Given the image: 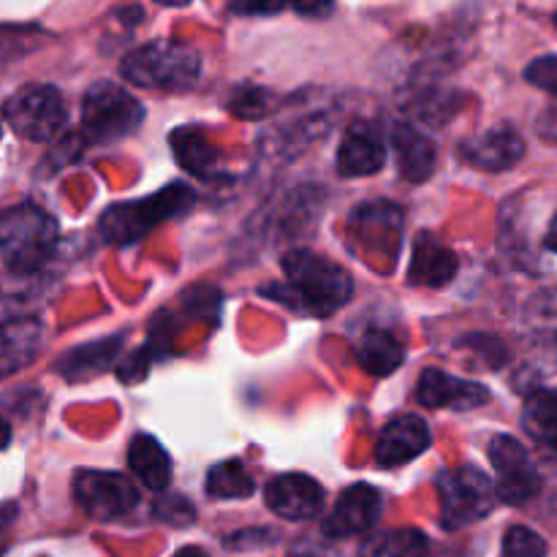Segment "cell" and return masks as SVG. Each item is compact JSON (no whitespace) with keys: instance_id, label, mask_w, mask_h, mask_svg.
Segmentation results:
<instances>
[{"instance_id":"27","label":"cell","mask_w":557,"mask_h":557,"mask_svg":"<svg viewBox=\"0 0 557 557\" xmlns=\"http://www.w3.org/2000/svg\"><path fill=\"white\" fill-rule=\"evenodd\" d=\"M205 493L215 500H243L256 493V482L239 460H223L207 473Z\"/></svg>"},{"instance_id":"18","label":"cell","mask_w":557,"mask_h":557,"mask_svg":"<svg viewBox=\"0 0 557 557\" xmlns=\"http://www.w3.org/2000/svg\"><path fill=\"white\" fill-rule=\"evenodd\" d=\"M457 270H460V264H457L455 250L441 245L433 234H417L411 250V267H408V283L411 286L441 288L455 281Z\"/></svg>"},{"instance_id":"6","label":"cell","mask_w":557,"mask_h":557,"mask_svg":"<svg viewBox=\"0 0 557 557\" xmlns=\"http://www.w3.org/2000/svg\"><path fill=\"white\" fill-rule=\"evenodd\" d=\"M145 123L139 98L114 82H96L82 98V131L90 145H112Z\"/></svg>"},{"instance_id":"39","label":"cell","mask_w":557,"mask_h":557,"mask_svg":"<svg viewBox=\"0 0 557 557\" xmlns=\"http://www.w3.org/2000/svg\"><path fill=\"white\" fill-rule=\"evenodd\" d=\"M174 557H210V555H207L201 547H185V549H180Z\"/></svg>"},{"instance_id":"3","label":"cell","mask_w":557,"mask_h":557,"mask_svg":"<svg viewBox=\"0 0 557 557\" xmlns=\"http://www.w3.org/2000/svg\"><path fill=\"white\" fill-rule=\"evenodd\" d=\"M120 74L128 85L145 90L188 92L201 79V54L174 41H152L123 58Z\"/></svg>"},{"instance_id":"30","label":"cell","mask_w":557,"mask_h":557,"mask_svg":"<svg viewBox=\"0 0 557 557\" xmlns=\"http://www.w3.org/2000/svg\"><path fill=\"white\" fill-rule=\"evenodd\" d=\"M500 557H547V542L525 525H511L504 536Z\"/></svg>"},{"instance_id":"37","label":"cell","mask_w":557,"mask_h":557,"mask_svg":"<svg viewBox=\"0 0 557 557\" xmlns=\"http://www.w3.org/2000/svg\"><path fill=\"white\" fill-rule=\"evenodd\" d=\"M544 248L553 250V253H557V212L553 215V221H549L547 234H544Z\"/></svg>"},{"instance_id":"17","label":"cell","mask_w":557,"mask_h":557,"mask_svg":"<svg viewBox=\"0 0 557 557\" xmlns=\"http://www.w3.org/2000/svg\"><path fill=\"white\" fill-rule=\"evenodd\" d=\"M389 139L403 180L413 185L428 183L435 174V166H438V147H435V141L413 123L392 125Z\"/></svg>"},{"instance_id":"33","label":"cell","mask_w":557,"mask_h":557,"mask_svg":"<svg viewBox=\"0 0 557 557\" xmlns=\"http://www.w3.org/2000/svg\"><path fill=\"white\" fill-rule=\"evenodd\" d=\"M283 9V3H232L234 14H277Z\"/></svg>"},{"instance_id":"22","label":"cell","mask_w":557,"mask_h":557,"mask_svg":"<svg viewBox=\"0 0 557 557\" xmlns=\"http://www.w3.org/2000/svg\"><path fill=\"white\" fill-rule=\"evenodd\" d=\"M525 335L539 351L557 359V286L542 288L522 310Z\"/></svg>"},{"instance_id":"35","label":"cell","mask_w":557,"mask_h":557,"mask_svg":"<svg viewBox=\"0 0 557 557\" xmlns=\"http://www.w3.org/2000/svg\"><path fill=\"white\" fill-rule=\"evenodd\" d=\"M332 9H335V5H332V3H315V5H305V3H297V5H294V11H297V14H313V16L330 14Z\"/></svg>"},{"instance_id":"1","label":"cell","mask_w":557,"mask_h":557,"mask_svg":"<svg viewBox=\"0 0 557 557\" xmlns=\"http://www.w3.org/2000/svg\"><path fill=\"white\" fill-rule=\"evenodd\" d=\"M281 267L286 283L261 288L264 297L281 299L288 308L305 315H315V319L335 315L343 305L351 302L354 277L337 261L326 259L315 250L292 248L283 253Z\"/></svg>"},{"instance_id":"19","label":"cell","mask_w":557,"mask_h":557,"mask_svg":"<svg viewBox=\"0 0 557 557\" xmlns=\"http://www.w3.org/2000/svg\"><path fill=\"white\" fill-rule=\"evenodd\" d=\"M169 145H172L174 158H177L180 166L188 174L199 180H218L221 177V152L212 147V141L207 139L205 131L199 128H183L172 131L169 136Z\"/></svg>"},{"instance_id":"23","label":"cell","mask_w":557,"mask_h":557,"mask_svg":"<svg viewBox=\"0 0 557 557\" xmlns=\"http://www.w3.org/2000/svg\"><path fill=\"white\" fill-rule=\"evenodd\" d=\"M128 468L134 471L136 479H141V484H147L156 493L166 490L169 482H172V457L147 433L131 438Z\"/></svg>"},{"instance_id":"25","label":"cell","mask_w":557,"mask_h":557,"mask_svg":"<svg viewBox=\"0 0 557 557\" xmlns=\"http://www.w3.org/2000/svg\"><path fill=\"white\" fill-rule=\"evenodd\" d=\"M522 430L533 444L557 451V389H536L522 406Z\"/></svg>"},{"instance_id":"4","label":"cell","mask_w":557,"mask_h":557,"mask_svg":"<svg viewBox=\"0 0 557 557\" xmlns=\"http://www.w3.org/2000/svg\"><path fill=\"white\" fill-rule=\"evenodd\" d=\"M196 205V194L185 183H172L169 188L158 190V194L145 196V199L134 201H117V205L107 207L98 221V232L109 245H125L139 243L145 234H150L158 223L169 221V218H180Z\"/></svg>"},{"instance_id":"12","label":"cell","mask_w":557,"mask_h":557,"mask_svg":"<svg viewBox=\"0 0 557 557\" xmlns=\"http://www.w3.org/2000/svg\"><path fill=\"white\" fill-rule=\"evenodd\" d=\"M381 511H384V498H381L379 490L370 487V484H351L337 498L335 509L321 525V533L326 539L362 536V533L373 531L375 522L381 520Z\"/></svg>"},{"instance_id":"29","label":"cell","mask_w":557,"mask_h":557,"mask_svg":"<svg viewBox=\"0 0 557 557\" xmlns=\"http://www.w3.org/2000/svg\"><path fill=\"white\" fill-rule=\"evenodd\" d=\"M275 103H277V96L272 90H267V87L237 85L232 90V96H228L226 109L243 120H259V117H267V114L275 109Z\"/></svg>"},{"instance_id":"15","label":"cell","mask_w":557,"mask_h":557,"mask_svg":"<svg viewBox=\"0 0 557 557\" xmlns=\"http://www.w3.org/2000/svg\"><path fill=\"white\" fill-rule=\"evenodd\" d=\"M433 444L428 422L417 413H397L384 424L375 444V462L381 468H400L417 460Z\"/></svg>"},{"instance_id":"20","label":"cell","mask_w":557,"mask_h":557,"mask_svg":"<svg viewBox=\"0 0 557 557\" xmlns=\"http://www.w3.org/2000/svg\"><path fill=\"white\" fill-rule=\"evenodd\" d=\"M354 354H357L359 364L375 379L392 375L406 362L403 343L389 330H381V326H368V330L359 332L357 343H354Z\"/></svg>"},{"instance_id":"7","label":"cell","mask_w":557,"mask_h":557,"mask_svg":"<svg viewBox=\"0 0 557 557\" xmlns=\"http://www.w3.org/2000/svg\"><path fill=\"white\" fill-rule=\"evenodd\" d=\"M5 120L22 139L47 145L63 134L69 112L58 87L25 85L5 101Z\"/></svg>"},{"instance_id":"21","label":"cell","mask_w":557,"mask_h":557,"mask_svg":"<svg viewBox=\"0 0 557 557\" xmlns=\"http://www.w3.org/2000/svg\"><path fill=\"white\" fill-rule=\"evenodd\" d=\"M41 346V326L33 319L0 324V379L33 362Z\"/></svg>"},{"instance_id":"32","label":"cell","mask_w":557,"mask_h":557,"mask_svg":"<svg viewBox=\"0 0 557 557\" xmlns=\"http://www.w3.org/2000/svg\"><path fill=\"white\" fill-rule=\"evenodd\" d=\"M525 79L531 82V85L542 87V90L553 92V96L557 98V58L555 54L533 60V63L525 69Z\"/></svg>"},{"instance_id":"34","label":"cell","mask_w":557,"mask_h":557,"mask_svg":"<svg viewBox=\"0 0 557 557\" xmlns=\"http://www.w3.org/2000/svg\"><path fill=\"white\" fill-rule=\"evenodd\" d=\"M16 515H20V506L16 504H11V500L0 504V533H3L5 528L16 520Z\"/></svg>"},{"instance_id":"36","label":"cell","mask_w":557,"mask_h":557,"mask_svg":"<svg viewBox=\"0 0 557 557\" xmlns=\"http://www.w3.org/2000/svg\"><path fill=\"white\" fill-rule=\"evenodd\" d=\"M288 557H335V553H330V549L324 547H308V544H305V547H297Z\"/></svg>"},{"instance_id":"26","label":"cell","mask_w":557,"mask_h":557,"mask_svg":"<svg viewBox=\"0 0 557 557\" xmlns=\"http://www.w3.org/2000/svg\"><path fill=\"white\" fill-rule=\"evenodd\" d=\"M362 557H433V542L417 528H397L370 539Z\"/></svg>"},{"instance_id":"24","label":"cell","mask_w":557,"mask_h":557,"mask_svg":"<svg viewBox=\"0 0 557 557\" xmlns=\"http://www.w3.org/2000/svg\"><path fill=\"white\" fill-rule=\"evenodd\" d=\"M120 343H123V337L114 335V337H107V341H96V343H87V346L71 348L63 359L54 362V370H58L65 381L92 379V375L101 373V370L117 357Z\"/></svg>"},{"instance_id":"38","label":"cell","mask_w":557,"mask_h":557,"mask_svg":"<svg viewBox=\"0 0 557 557\" xmlns=\"http://www.w3.org/2000/svg\"><path fill=\"white\" fill-rule=\"evenodd\" d=\"M11 444V424L0 417V451Z\"/></svg>"},{"instance_id":"14","label":"cell","mask_w":557,"mask_h":557,"mask_svg":"<svg viewBox=\"0 0 557 557\" xmlns=\"http://www.w3.org/2000/svg\"><path fill=\"white\" fill-rule=\"evenodd\" d=\"M386 163V141L379 123L373 120H354L343 134L337 147V172L343 177H370L379 174Z\"/></svg>"},{"instance_id":"8","label":"cell","mask_w":557,"mask_h":557,"mask_svg":"<svg viewBox=\"0 0 557 557\" xmlns=\"http://www.w3.org/2000/svg\"><path fill=\"white\" fill-rule=\"evenodd\" d=\"M490 462L495 468V495L506 506H525L542 493V473L531 451L515 435H495L487 446Z\"/></svg>"},{"instance_id":"13","label":"cell","mask_w":557,"mask_h":557,"mask_svg":"<svg viewBox=\"0 0 557 557\" xmlns=\"http://www.w3.org/2000/svg\"><path fill=\"white\" fill-rule=\"evenodd\" d=\"M264 500L281 520H313L324 509V487L308 473H281L264 487Z\"/></svg>"},{"instance_id":"11","label":"cell","mask_w":557,"mask_h":557,"mask_svg":"<svg viewBox=\"0 0 557 557\" xmlns=\"http://www.w3.org/2000/svg\"><path fill=\"white\" fill-rule=\"evenodd\" d=\"M460 158L468 166L479 169V172H509L525 158V139H522L515 125L500 123L462 141Z\"/></svg>"},{"instance_id":"10","label":"cell","mask_w":557,"mask_h":557,"mask_svg":"<svg viewBox=\"0 0 557 557\" xmlns=\"http://www.w3.org/2000/svg\"><path fill=\"white\" fill-rule=\"evenodd\" d=\"M332 123H335L332 109H305V112L294 114L286 123L270 128V134L261 136L259 147L267 158H272V161H292V158L302 156V150H308L310 145L324 139V136L330 134Z\"/></svg>"},{"instance_id":"2","label":"cell","mask_w":557,"mask_h":557,"mask_svg":"<svg viewBox=\"0 0 557 557\" xmlns=\"http://www.w3.org/2000/svg\"><path fill=\"white\" fill-rule=\"evenodd\" d=\"M58 221L38 205H16L0 212V261L14 275H36L58 248Z\"/></svg>"},{"instance_id":"16","label":"cell","mask_w":557,"mask_h":557,"mask_svg":"<svg viewBox=\"0 0 557 557\" xmlns=\"http://www.w3.org/2000/svg\"><path fill=\"white\" fill-rule=\"evenodd\" d=\"M417 400L430 411L438 408H451V411H473L490 403V389L476 381L457 379V375L444 373V370H424L417 384Z\"/></svg>"},{"instance_id":"9","label":"cell","mask_w":557,"mask_h":557,"mask_svg":"<svg viewBox=\"0 0 557 557\" xmlns=\"http://www.w3.org/2000/svg\"><path fill=\"white\" fill-rule=\"evenodd\" d=\"M71 490L76 506L98 522L120 520L139 504L136 484L117 471H79Z\"/></svg>"},{"instance_id":"31","label":"cell","mask_w":557,"mask_h":557,"mask_svg":"<svg viewBox=\"0 0 557 557\" xmlns=\"http://www.w3.org/2000/svg\"><path fill=\"white\" fill-rule=\"evenodd\" d=\"M156 517L161 522H166V525L185 528V525H194L196 511L183 495H169V498H161L156 504Z\"/></svg>"},{"instance_id":"28","label":"cell","mask_w":557,"mask_h":557,"mask_svg":"<svg viewBox=\"0 0 557 557\" xmlns=\"http://www.w3.org/2000/svg\"><path fill=\"white\" fill-rule=\"evenodd\" d=\"M457 112V96L441 87H422L411 101V114L424 125H444Z\"/></svg>"},{"instance_id":"5","label":"cell","mask_w":557,"mask_h":557,"mask_svg":"<svg viewBox=\"0 0 557 557\" xmlns=\"http://www.w3.org/2000/svg\"><path fill=\"white\" fill-rule=\"evenodd\" d=\"M435 490H438L444 531H462L468 525H476L484 517L493 515L498 504L493 479L476 466L444 468L435 479Z\"/></svg>"}]
</instances>
